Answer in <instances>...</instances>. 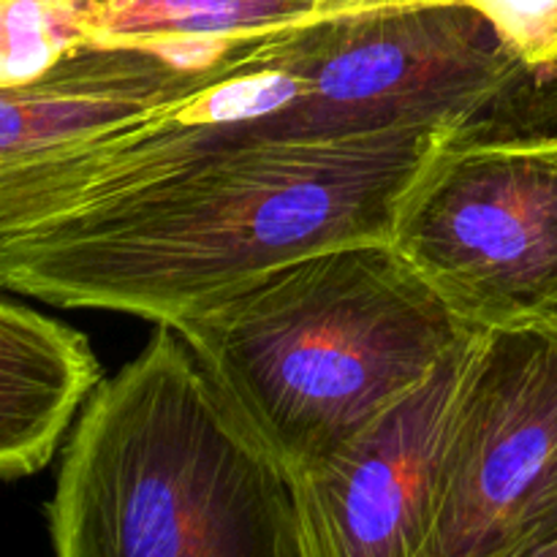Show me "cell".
<instances>
[{
    "mask_svg": "<svg viewBox=\"0 0 557 557\" xmlns=\"http://www.w3.org/2000/svg\"><path fill=\"white\" fill-rule=\"evenodd\" d=\"M47 517L54 557H305L294 473L163 324L87 400Z\"/></svg>",
    "mask_w": 557,
    "mask_h": 557,
    "instance_id": "cell-3",
    "label": "cell"
},
{
    "mask_svg": "<svg viewBox=\"0 0 557 557\" xmlns=\"http://www.w3.org/2000/svg\"><path fill=\"white\" fill-rule=\"evenodd\" d=\"M557 498V330L479 332L444 435L424 557H498Z\"/></svg>",
    "mask_w": 557,
    "mask_h": 557,
    "instance_id": "cell-5",
    "label": "cell"
},
{
    "mask_svg": "<svg viewBox=\"0 0 557 557\" xmlns=\"http://www.w3.org/2000/svg\"><path fill=\"white\" fill-rule=\"evenodd\" d=\"M101 368L82 332L27 305H0V473L33 476L58 451Z\"/></svg>",
    "mask_w": 557,
    "mask_h": 557,
    "instance_id": "cell-8",
    "label": "cell"
},
{
    "mask_svg": "<svg viewBox=\"0 0 557 557\" xmlns=\"http://www.w3.org/2000/svg\"><path fill=\"white\" fill-rule=\"evenodd\" d=\"M498 557H557V498L544 506Z\"/></svg>",
    "mask_w": 557,
    "mask_h": 557,
    "instance_id": "cell-12",
    "label": "cell"
},
{
    "mask_svg": "<svg viewBox=\"0 0 557 557\" xmlns=\"http://www.w3.org/2000/svg\"><path fill=\"white\" fill-rule=\"evenodd\" d=\"M201 74L156 49L109 44L74 49L38 79L0 90V166L101 139L166 107Z\"/></svg>",
    "mask_w": 557,
    "mask_h": 557,
    "instance_id": "cell-7",
    "label": "cell"
},
{
    "mask_svg": "<svg viewBox=\"0 0 557 557\" xmlns=\"http://www.w3.org/2000/svg\"><path fill=\"white\" fill-rule=\"evenodd\" d=\"M495 27L557 114V0H466Z\"/></svg>",
    "mask_w": 557,
    "mask_h": 557,
    "instance_id": "cell-11",
    "label": "cell"
},
{
    "mask_svg": "<svg viewBox=\"0 0 557 557\" xmlns=\"http://www.w3.org/2000/svg\"><path fill=\"white\" fill-rule=\"evenodd\" d=\"M389 3H411V0H326V14H335V11L375 9V5H389Z\"/></svg>",
    "mask_w": 557,
    "mask_h": 557,
    "instance_id": "cell-13",
    "label": "cell"
},
{
    "mask_svg": "<svg viewBox=\"0 0 557 557\" xmlns=\"http://www.w3.org/2000/svg\"><path fill=\"white\" fill-rule=\"evenodd\" d=\"M449 136L400 128L221 152L5 234L0 281L63 308L172 326L288 261L392 239L403 196Z\"/></svg>",
    "mask_w": 557,
    "mask_h": 557,
    "instance_id": "cell-1",
    "label": "cell"
},
{
    "mask_svg": "<svg viewBox=\"0 0 557 557\" xmlns=\"http://www.w3.org/2000/svg\"><path fill=\"white\" fill-rule=\"evenodd\" d=\"M471 343L359 438L294 473L305 557H424Z\"/></svg>",
    "mask_w": 557,
    "mask_h": 557,
    "instance_id": "cell-6",
    "label": "cell"
},
{
    "mask_svg": "<svg viewBox=\"0 0 557 557\" xmlns=\"http://www.w3.org/2000/svg\"><path fill=\"white\" fill-rule=\"evenodd\" d=\"M87 44L141 47L207 71L256 38L326 14V0H76ZM85 44V47H87Z\"/></svg>",
    "mask_w": 557,
    "mask_h": 557,
    "instance_id": "cell-9",
    "label": "cell"
},
{
    "mask_svg": "<svg viewBox=\"0 0 557 557\" xmlns=\"http://www.w3.org/2000/svg\"><path fill=\"white\" fill-rule=\"evenodd\" d=\"M85 44L76 0H0V90L38 79Z\"/></svg>",
    "mask_w": 557,
    "mask_h": 557,
    "instance_id": "cell-10",
    "label": "cell"
},
{
    "mask_svg": "<svg viewBox=\"0 0 557 557\" xmlns=\"http://www.w3.org/2000/svg\"><path fill=\"white\" fill-rule=\"evenodd\" d=\"M172 330L292 473L359 438L479 335L389 239L288 261Z\"/></svg>",
    "mask_w": 557,
    "mask_h": 557,
    "instance_id": "cell-2",
    "label": "cell"
},
{
    "mask_svg": "<svg viewBox=\"0 0 557 557\" xmlns=\"http://www.w3.org/2000/svg\"><path fill=\"white\" fill-rule=\"evenodd\" d=\"M389 243L471 330H557V131L449 136Z\"/></svg>",
    "mask_w": 557,
    "mask_h": 557,
    "instance_id": "cell-4",
    "label": "cell"
}]
</instances>
